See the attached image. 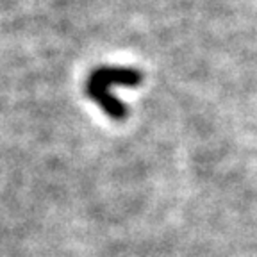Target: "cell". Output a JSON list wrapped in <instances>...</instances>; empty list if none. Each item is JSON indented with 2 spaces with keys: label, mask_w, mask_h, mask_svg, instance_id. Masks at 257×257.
Here are the masks:
<instances>
[{
  "label": "cell",
  "mask_w": 257,
  "mask_h": 257,
  "mask_svg": "<svg viewBox=\"0 0 257 257\" xmlns=\"http://www.w3.org/2000/svg\"><path fill=\"white\" fill-rule=\"evenodd\" d=\"M145 75L136 68H123V66H98L89 73L88 84L100 86L109 89V86H128L136 88L143 82Z\"/></svg>",
  "instance_id": "cell-1"
},
{
  "label": "cell",
  "mask_w": 257,
  "mask_h": 257,
  "mask_svg": "<svg viewBox=\"0 0 257 257\" xmlns=\"http://www.w3.org/2000/svg\"><path fill=\"white\" fill-rule=\"evenodd\" d=\"M84 91L93 102H96V104L107 112V116L112 118V120H125L128 116V107L121 100H118L109 89L86 82Z\"/></svg>",
  "instance_id": "cell-2"
}]
</instances>
